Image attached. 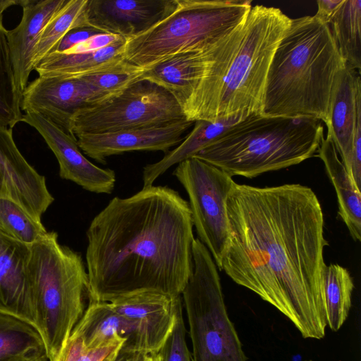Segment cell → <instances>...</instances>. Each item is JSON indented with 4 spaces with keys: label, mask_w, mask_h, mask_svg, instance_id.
<instances>
[{
    "label": "cell",
    "mask_w": 361,
    "mask_h": 361,
    "mask_svg": "<svg viewBox=\"0 0 361 361\" xmlns=\"http://www.w3.org/2000/svg\"><path fill=\"white\" fill-rule=\"evenodd\" d=\"M230 240L220 270L288 317L305 338L322 339L324 214L300 184H235L226 201Z\"/></svg>",
    "instance_id": "1"
},
{
    "label": "cell",
    "mask_w": 361,
    "mask_h": 361,
    "mask_svg": "<svg viewBox=\"0 0 361 361\" xmlns=\"http://www.w3.org/2000/svg\"><path fill=\"white\" fill-rule=\"evenodd\" d=\"M99 32H102L91 27L73 29L62 38L52 53H63Z\"/></svg>",
    "instance_id": "35"
},
{
    "label": "cell",
    "mask_w": 361,
    "mask_h": 361,
    "mask_svg": "<svg viewBox=\"0 0 361 361\" xmlns=\"http://www.w3.org/2000/svg\"><path fill=\"white\" fill-rule=\"evenodd\" d=\"M121 36L105 32L97 33L62 54L92 52L107 47L116 42Z\"/></svg>",
    "instance_id": "34"
},
{
    "label": "cell",
    "mask_w": 361,
    "mask_h": 361,
    "mask_svg": "<svg viewBox=\"0 0 361 361\" xmlns=\"http://www.w3.org/2000/svg\"><path fill=\"white\" fill-rule=\"evenodd\" d=\"M194 122L186 119L151 127L75 136L81 151L95 161L106 164V157L131 151H162L180 144Z\"/></svg>",
    "instance_id": "15"
},
{
    "label": "cell",
    "mask_w": 361,
    "mask_h": 361,
    "mask_svg": "<svg viewBox=\"0 0 361 361\" xmlns=\"http://www.w3.org/2000/svg\"><path fill=\"white\" fill-rule=\"evenodd\" d=\"M186 119L174 96L147 80H139L103 103L75 112L71 132L103 133L166 125Z\"/></svg>",
    "instance_id": "10"
},
{
    "label": "cell",
    "mask_w": 361,
    "mask_h": 361,
    "mask_svg": "<svg viewBox=\"0 0 361 361\" xmlns=\"http://www.w3.org/2000/svg\"><path fill=\"white\" fill-rule=\"evenodd\" d=\"M118 351L109 355L107 357H106L104 360H103L102 361H113L114 360V358L116 355V354L118 353Z\"/></svg>",
    "instance_id": "41"
},
{
    "label": "cell",
    "mask_w": 361,
    "mask_h": 361,
    "mask_svg": "<svg viewBox=\"0 0 361 361\" xmlns=\"http://www.w3.org/2000/svg\"><path fill=\"white\" fill-rule=\"evenodd\" d=\"M144 71V69L129 63L120 69L82 78L93 90L94 92V105H96L116 97L131 85L141 80Z\"/></svg>",
    "instance_id": "31"
},
{
    "label": "cell",
    "mask_w": 361,
    "mask_h": 361,
    "mask_svg": "<svg viewBox=\"0 0 361 361\" xmlns=\"http://www.w3.org/2000/svg\"><path fill=\"white\" fill-rule=\"evenodd\" d=\"M143 361H161L160 355L157 353L147 354Z\"/></svg>",
    "instance_id": "39"
},
{
    "label": "cell",
    "mask_w": 361,
    "mask_h": 361,
    "mask_svg": "<svg viewBox=\"0 0 361 361\" xmlns=\"http://www.w3.org/2000/svg\"><path fill=\"white\" fill-rule=\"evenodd\" d=\"M323 133L317 119L252 114L193 157L231 176L251 178L312 157L319 147Z\"/></svg>",
    "instance_id": "4"
},
{
    "label": "cell",
    "mask_w": 361,
    "mask_h": 361,
    "mask_svg": "<svg viewBox=\"0 0 361 361\" xmlns=\"http://www.w3.org/2000/svg\"><path fill=\"white\" fill-rule=\"evenodd\" d=\"M123 343V341H121L96 348H88L80 336L71 332L53 361H102L120 350Z\"/></svg>",
    "instance_id": "32"
},
{
    "label": "cell",
    "mask_w": 361,
    "mask_h": 361,
    "mask_svg": "<svg viewBox=\"0 0 361 361\" xmlns=\"http://www.w3.org/2000/svg\"><path fill=\"white\" fill-rule=\"evenodd\" d=\"M26 361H49L46 354H42L36 357H34L32 358H30Z\"/></svg>",
    "instance_id": "40"
},
{
    "label": "cell",
    "mask_w": 361,
    "mask_h": 361,
    "mask_svg": "<svg viewBox=\"0 0 361 361\" xmlns=\"http://www.w3.org/2000/svg\"><path fill=\"white\" fill-rule=\"evenodd\" d=\"M192 259L193 271L181 293L192 361H247L226 310L216 265L198 238L192 243Z\"/></svg>",
    "instance_id": "9"
},
{
    "label": "cell",
    "mask_w": 361,
    "mask_h": 361,
    "mask_svg": "<svg viewBox=\"0 0 361 361\" xmlns=\"http://www.w3.org/2000/svg\"><path fill=\"white\" fill-rule=\"evenodd\" d=\"M66 0H20L23 16L19 24L7 30V39L16 82L23 94L32 71L34 51L39 36L50 19Z\"/></svg>",
    "instance_id": "20"
},
{
    "label": "cell",
    "mask_w": 361,
    "mask_h": 361,
    "mask_svg": "<svg viewBox=\"0 0 361 361\" xmlns=\"http://www.w3.org/2000/svg\"><path fill=\"white\" fill-rule=\"evenodd\" d=\"M27 275L35 328L53 361L87 308V271L81 255L61 245L51 231L30 245Z\"/></svg>",
    "instance_id": "5"
},
{
    "label": "cell",
    "mask_w": 361,
    "mask_h": 361,
    "mask_svg": "<svg viewBox=\"0 0 361 361\" xmlns=\"http://www.w3.org/2000/svg\"><path fill=\"white\" fill-rule=\"evenodd\" d=\"M354 288L349 271L338 264L324 267L322 273V293L326 326L338 331L345 322L352 304Z\"/></svg>",
    "instance_id": "26"
},
{
    "label": "cell",
    "mask_w": 361,
    "mask_h": 361,
    "mask_svg": "<svg viewBox=\"0 0 361 361\" xmlns=\"http://www.w3.org/2000/svg\"><path fill=\"white\" fill-rule=\"evenodd\" d=\"M327 24L345 65L360 72L361 1L343 0Z\"/></svg>",
    "instance_id": "25"
},
{
    "label": "cell",
    "mask_w": 361,
    "mask_h": 361,
    "mask_svg": "<svg viewBox=\"0 0 361 361\" xmlns=\"http://www.w3.org/2000/svg\"><path fill=\"white\" fill-rule=\"evenodd\" d=\"M71 332L80 336L88 348L123 341L122 349L142 352L135 323L117 312L109 302L89 301Z\"/></svg>",
    "instance_id": "21"
},
{
    "label": "cell",
    "mask_w": 361,
    "mask_h": 361,
    "mask_svg": "<svg viewBox=\"0 0 361 361\" xmlns=\"http://www.w3.org/2000/svg\"><path fill=\"white\" fill-rule=\"evenodd\" d=\"M86 265L90 300L156 292L176 298L193 271L188 202L168 186L114 197L92 220Z\"/></svg>",
    "instance_id": "2"
},
{
    "label": "cell",
    "mask_w": 361,
    "mask_h": 361,
    "mask_svg": "<svg viewBox=\"0 0 361 361\" xmlns=\"http://www.w3.org/2000/svg\"><path fill=\"white\" fill-rule=\"evenodd\" d=\"M245 18L215 44L174 56L145 70L142 80L169 90L187 121H216L224 80L239 47Z\"/></svg>",
    "instance_id": "8"
},
{
    "label": "cell",
    "mask_w": 361,
    "mask_h": 361,
    "mask_svg": "<svg viewBox=\"0 0 361 361\" xmlns=\"http://www.w3.org/2000/svg\"><path fill=\"white\" fill-rule=\"evenodd\" d=\"M161 361H192L186 342V329L183 317V301L178 296L176 305V318L173 329L159 350Z\"/></svg>",
    "instance_id": "33"
},
{
    "label": "cell",
    "mask_w": 361,
    "mask_h": 361,
    "mask_svg": "<svg viewBox=\"0 0 361 361\" xmlns=\"http://www.w3.org/2000/svg\"><path fill=\"white\" fill-rule=\"evenodd\" d=\"M173 6L174 0H87L84 16L87 27L127 39L149 29Z\"/></svg>",
    "instance_id": "16"
},
{
    "label": "cell",
    "mask_w": 361,
    "mask_h": 361,
    "mask_svg": "<svg viewBox=\"0 0 361 361\" xmlns=\"http://www.w3.org/2000/svg\"><path fill=\"white\" fill-rule=\"evenodd\" d=\"M20 0H0V16H3L5 10L12 6H19Z\"/></svg>",
    "instance_id": "38"
},
{
    "label": "cell",
    "mask_w": 361,
    "mask_h": 361,
    "mask_svg": "<svg viewBox=\"0 0 361 361\" xmlns=\"http://www.w3.org/2000/svg\"><path fill=\"white\" fill-rule=\"evenodd\" d=\"M30 254V245L0 231V314L12 316L35 328L27 275Z\"/></svg>",
    "instance_id": "18"
},
{
    "label": "cell",
    "mask_w": 361,
    "mask_h": 361,
    "mask_svg": "<svg viewBox=\"0 0 361 361\" xmlns=\"http://www.w3.org/2000/svg\"><path fill=\"white\" fill-rule=\"evenodd\" d=\"M0 231L27 245H32L48 231L17 202L0 198Z\"/></svg>",
    "instance_id": "30"
},
{
    "label": "cell",
    "mask_w": 361,
    "mask_h": 361,
    "mask_svg": "<svg viewBox=\"0 0 361 361\" xmlns=\"http://www.w3.org/2000/svg\"><path fill=\"white\" fill-rule=\"evenodd\" d=\"M250 0H174L171 11L147 30L126 39L124 56L148 70L174 56L208 48L247 16Z\"/></svg>",
    "instance_id": "6"
},
{
    "label": "cell",
    "mask_w": 361,
    "mask_h": 361,
    "mask_svg": "<svg viewBox=\"0 0 361 361\" xmlns=\"http://www.w3.org/2000/svg\"><path fill=\"white\" fill-rule=\"evenodd\" d=\"M309 361H311V360H309Z\"/></svg>",
    "instance_id": "42"
},
{
    "label": "cell",
    "mask_w": 361,
    "mask_h": 361,
    "mask_svg": "<svg viewBox=\"0 0 361 361\" xmlns=\"http://www.w3.org/2000/svg\"><path fill=\"white\" fill-rule=\"evenodd\" d=\"M0 198L17 202L39 221L54 200L44 176L37 173L20 152L12 129L1 124Z\"/></svg>",
    "instance_id": "14"
},
{
    "label": "cell",
    "mask_w": 361,
    "mask_h": 361,
    "mask_svg": "<svg viewBox=\"0 0 361 361\" xmlns=\"http://www.w3.org/2000/svg\"><path fill=\"white\" fill-rule=\"evenodd\" d=\"M94 92L82 78L38 76L23 90L21 110L37 113L73 136L71 132L73 115L94 105Z\"/></svg>",
    "instance_id": "13"
},
{
    "label": "cell",
    "mask_w": 361,
    "mask_h": 361,
    "mask_svg": "<svg viewBox=\"0 0 361 361\" xmlns=\"http://www.w3.org/2000/svg\"><path fill=\"white\" fill-rule=\"evenodd\" d=\"M22 94L18 89L8 39L0 16V124L12 129L23 121Z\"/></svg>",
    "instance_id": "29"
},
{
    "label": "cell",
    "mask_w": 361,
    "mask_h": 361,
    "mask_svg": "<svg viewBox=\"0 0 361 361\" xmlns=\"http://www.w3.org/2000/svg\"><path fill=\"white\" fill-rule=\"evenodd\" d=\"M87 1L66 0L61 9L47 23L34 51V70L44 58L55 50L70 30L88 27L84 16Z\"/></svg>",
    "instance_id": "28"
},
{
    "label": "cell",
    "mask_w": 361,
    "mask_h": 361,
    "mask_svg": "<svg viewBox=\"0 0 361 361\" xmlns=\"http://www.w3.org/2000/svg\"><path fill=\"white\" fill-rule=\"evenodd\" d=\"M290 20L278 8L252 6L224 80L216 121L262 114L269 66Z\"/></svg>",
    "instance_id": "7"
},
{
    "label": "cell",
    "mask_w": 361,
    "mask_h": 361,
    "mask_svg": "<svg viewBox=\"0 0 361 361\" xmlns=\"http://www.w3.org/2000/svg\"><path fill=\"white\" fill-rule=\"evenodd\" d=\"M243 120L240 118L221 119L214 122L198 120L190 133L175 149L165 154L157 162L147 164L143 168V188L153 185L161 175L175 164L193 157L208 146L230 127Z\"/></svg>",
    "instance_id": "24"
},
{
    "label": "cell",
    "mask_w": 361,
    "mask_h": 361,
    "mask_svg": "<svg viewBox=\"0 0 361 361\" xmlns=\"http://www.w3.org/2000/svg\"><path fill=\"white\" fill-rule=\"evenodd\" d=\"M342 1L343 0H318V10L314 16L327 23Z\"/></svg>",
    "instance_id": "36"
},
{
    "label": "cell",
    "mask_w": 361,
    "mask_h": 361,
    "mask_svg": "<svg viewBox=\"0 0 361 361\" xmlns=\"http://www.w3.org/2000/svg\"><path fill=\"white\" fill-rule=\"evenodd\" d=\"M23 122L33 127L54 154L59 165V176L95 193L110 194L116 183L115 171L100 168L85 157L76 138L42 116L25 112Z\"/></svg>",
    "instance_id": "12"
},
{
    "label": "cell",
    "mask_w": 361,
    "mask_h": 361,
    "mask_svg": "<svg viewBox=\"0 0 361 361\" xmlns=\"http://www.w3.org/2000/svg\"><path fill=\"white\" fill-rule=\"evenodd\" d=\"M147 355L144 352L126 350L121 348L113 361H143Z\"/></svg>",
    "instance_id": "37"
},
{
    "label": "cell",
    "mask_w": 361,
    "mask_h": 361,
    "mask_svg": "<svg viewBox=\"0 0 361 361\" xmlns=\"http://www.w3.org/2000/svg\"><path fill=\"white\" fill-rule=\"evenodd\" d=\"M317 156L323 161L337 196L338 214L355 241L361 239V192L338 157L330 135L322 137Z\"/></svg>",
    "instance_id": "23"
},
{
    "label": "cell",
    "mask_w": 361,
    "mask_h": 361,
    "mask_svg": "<svg viewBox=\"0 0 361 361\" xmlns=\"http://www.w3.org/2000/svg\"><path fill=\"white\" fill-rule=\"evenodd\" d=\"M126 39L120 37L111 45L87 53H51L35 68L39 77L80 78L120 69L130 63L125 59Z\"/></svg>",
    "instance_id": "22"
},
{
    "label": "cell",
    "mask_w": 361,
    "mask_h": 361,
    "mask_svg": "<svg viewBox=\"0 0 361 361\" xmlns=\"http://www.w3.org/2000/svg\"><path fill=\"white\" fill-rule=\"evenodd\" d=\"M44 353L43 341L35 327L0 314V361H26Z\"/></svg>",
    "instance_id": "27"
},
{
    "label": "cell",
    "mask_w": 361,
    "mask_h": 361,
    "mask_svg": "<svg viewBox=\"0 0 361 361\" xmlns=\"http://www.w3.org/2000/svg\"><path fill=\"white\" fill-rule=\"evenodd\" d=\"M361 121L360 72L345 66L336 73L331 92L327 126L349 173L356 126Z\"/></svg>",
    "instance_id": "19"
},
{
    "label": "cell",
    "mask_w": 361,
    "mask_h": 361,
    "mask_svg": "<svg viewBox=\"0 0 361 361\" xmlns=\"http://www.w3.org/2000/svg\"><path fill=\"white\" fill-rule=\"evenodd\" d=\"M178 297L142 292L109 302L117 312L135 323L140 350L150 354L159 351L173 329Z\"/></svg>",
    "instance_id": "17"
},
{
    "label": "cell",
    "mask_w": 361,
    "mask_h": 361,
    "mask_svg": "<svg viewBox=\"0 0 361 361\" xmlns=\"http://www.w3.org/2000/svg\"><path fill=\"white\" fill-rule=\"evenodd\" d=\"M173 174L188 193L198 239L220 269L231 235L226 201L236 183L226 172L195 157L179 163Z\"/></svg>",
    "instance_id": "11"
},
{
    "label": "cell",
    "mask_w": 361,
    "mask_h": 361,
    "mask_svg": "<svg viewBox=\"0 0 361 361\" xmlns=\"http://www.w3.org/2000/svg\"><path fill=\"white\" fill-rule=\"evenodd\" d=\"M345 66L326 23L315 16L291 19L269 66L262 114L326 124L333 82Z\"/></svg>",
    "instance_id": "3"
}]
</instances>
